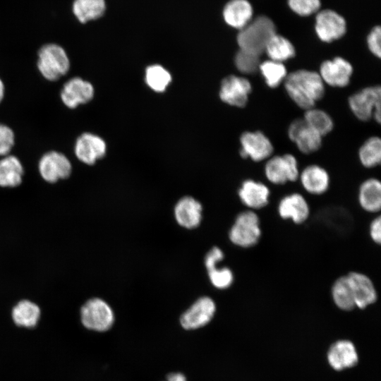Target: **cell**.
Listing matches in <instances>:
<instances>
[{
    "label": "cell",
    "mask_w": 381,
    "mask_h": 381,
    "mask_svg": "<svg viewBox=\"0 0 381 381\" xmlns=\"http://www.w3.org/2000/svg\"><path fill=\"white\" fill-rule=\"evenodd\" d=\"M284 86L295 104L306 110L313 108L325 93L324 83L319 73L308 70H298L287 75Z\"/></svg>",
    "instance_id": "1"
},
{
    "label": "cell",
    "mask_w": 381,
    "mask_h": 381,
    "mask_svg": "<svg viewBox=\"0 0 381 381\" xmlns=\"http://www.w3.org/2000/svg\"><path fill=\"white\" fill-rule=\"evenodd\" d=\"M274 34V22L267 16H260L239 30L236 40L240 49L260 56Z\"/></svg>",
    "instance_id": "2"
},
{
    "label": "cell",
    "mask_w": 381,
    "mask_h": 381,
    "mask_svg": "<svg viewBox=\"0 0 381 381\" xmlns=\"http://www.w3.org/2000/svg\"><path fill=\"white\" fill-rule=\"evenodd\" d=\"M261 235L259 216L250 210L240 212L229 231V238L231 243L243 248L255 246Z\"/></svg>",
    "instance_id": "3"
},
{
    "label": "cell",
    "mask_w": 381,
    "mask_h": 381,
    "mask_svg": "<svg viewBox=\"0 0 381 381\" xmlns=\"http://www.w3.org/2000/svg\"><path fill=\"white\" fill-rule=\"evenodd\" d=\"M37 67L44 78L55 81L68 73L70 61L61 47L56 44H47L39 50Z\"/></svg>",
    "instance_id": "4"
},
{
    "label": "cell",
    "mask_w": 381,
    "mask_h": 381,
    "mask_svg": "<svg viewBox=\"0 0 381 381\" xmlns=\"http://www.w3.org/2000/svg\"><path fill=\"white\" fill-rule=\"evenodd\" d=\"M80 321L87 329L104 332L114 323V313L111 306L104 300L93 298L86 301L80 308Z\"/></svg>",
    "instance_id": "5"
},
{
    "label": "cell",
    "mask_w": 381,
    "mask_h": 381,
    "mask_svg": "<svg viewBox=\"0 0 381 381\" xmlns=\"http://www.w3.org/2000/svg\"><path fill=\"white\" fill-rule=\"evenodd\" d=\"M349 105L353 114L361 121L373 117L380 121L381 89L380 86L368 87L353 94Z\"/></svg>",
    "instance_id": "6"
},
{
    "label": "cell",
    "mask_w": 381,
    "mask_h": 381,
    "mask_svg": "<svg viewBox=\"0 0 381 381\" xmlns=\"http://www.w3.org/2000/svg\"><path fill=\"white\" fill-rule=\"evenodd\" d=\"M265 174L270 182L277 185L295 181L300 174L298 162L290 154L274 156L267 161Z\"/></svg>",
    "instance_id": "7"
},
{
    "label": "cell",
    "mask_w": 381,
    "mask_h": 381,
    "mask_svg": "<svg viewBox=\"0 0 381 381\" xmlns=\"http://www.w3.org/2000/svg\"><path fill=\"white\" fill-rule=\"evenodd\" d=\"M216 312L214 301L208 296L195 301L181 316L180 323L186 329H196L205 326Z\"/></svg>",
    "instance_id": "8"
},
{
    "label": "cell",
    "mask_w": 381,
    "mask_h": 381,
    "mask_svg": "<svg viewBox=\"0 0 381 381\" xmlns=\"http://www.w3.org/2000/svg\"><path fill=\"white\" fill-rule=\"evenodd\" d=\"M315 30L320 40L331 42L345 34L346 23L344 18L336 11L325 9L317 13Z\"/></svg>",
    "instance_id": "9"
},
{
    "label": "cell",
    "mask_w": 381,
    "mask_h": 381,
    "mask_svg": "<svg viewBox=\"0 0 381 381\" xmlns=\"http://www.w3.org/2000/svg\"><path fill=\"white\" fill-rule=\"evenodd\" d=\"M39 171L44 180L55 183L68 178L71 173V164L64 154L50 151L44 154L39 162Z\"/></svg>",
    "instance_id": "10"
},
{
    "label": "cell",
    "mask_w": 381,
    "mask_h": 381,
    "mask_svg": "<svg viewBox=\"0 0 381 381\" xmlns=\"http://www.w3.org/2000/svg\"><path fill=\"white\" fill-rule=\"evenodd\" d=\"M251 90V84L246 78L229 75L221 83L219 97L229 105L243 107L247 104Z\"/></svg>",
    "instance_id": "11"
},
{
    "label": "cell",
    "mask_w": 381,
    "mask_h": 381,
    "mask_svg": "<svg viewBox=\"0 0 381 381\" xmlns=\"http://www.w3.org/2000/svg\"><path fill=\"white\" fill-rule=\"evenodd\" d=\"M241 156L255 162L262 161L272 153L273 146L270 139L260 131L245 132L241 138Z\"/></svg>",
    "instance_id": "12"
},
{
    "label": "cell",
    "mask_w": 381,
    "mask_h": 381,
    "mask_svg": "<svg viewBox=\"0 0 381 381\" xmlns=\"http://www.w3.org/2000/svg\"><path fill=\"white\" fill-rule=\"evenodd\" d=\"M288 135L298 150L305 154L318 150L322 145V136L310 127L303 119H298L290 124Z\"/></svg>",
    "instance_id": "13"
},
{
    "label": "cell",
    "mask_w": 381,
    "mask_h": 381,
    "mask_svg": "<svg viewBox=\"0 0 381 381\" xmlns=\"http://www.w3.org/2000/svg\"><path fill=\"white\" fill-rule=\"evenodd\" d=\"M323 83L333 87L346 86L353 73L351 64L342 57H335L322 63L318 73Z\"/></svg>",
    "instance_id": "14"
},
{
    "label": "cell",
    "mask_w": 381,
    "mask_h": 381,
    "mask_svg": "<svg viewBox=\"0 0 381 381\" xmlns=\"http://www.w3.org/2000/svg\"><path fill=\"white\" fill-rule=\"evenodd\" d=\"M346 276L352 290L356 308L364 309L377 301L376 288L368 275L352 271L346 274Z\"/></svg>",
    "instance_id": "15"
},
{
    "label": "cell",
    "mask_w": 381,
    "mask_h": 381,
    "mask_svg": "<svg viewBox=\"0 0 381 381\" xmlns=\"http://www.w3.org/2000/svg\"><path fill=\"white\" fill-rule=\"evenodd\" d=\"M106 149L102 138L90 133H84L77 138L74 152L80 162L92 165L104 156Z\"/></svg>",
    "instance_id": "16"
},
{
    "label": "cell",
    "mask_w": 381,
    "mask_h": 381,
    "mask_svg": "<svg viewBox=\"0 0 381 381\" xmlns=\"http://www.w3.org/2000/svg\"><path fill=\"white\" fill-rule=\"evenodd\" d=\"M277 212L281 218L302 224L309 217L310 210L306 198L300 193L285 195L279 202Z\"/></svg>",
    "instance_id": "17"
},
{
    "label": "cell",
    "mask_w": 381,
    "mask_h": 381,
    "mask_svg": "<svg viewBox=\"0 0 381 381\" xmlns=\"http://www.w3.org/2000/svg\"><path fill=\"white\" fill-rule=\"evenodd\" d=\"M94 96V87L88 81L75 77L68 80L61 91L63 103L70 109L90 101Z\"/></svg>",
    "instance_id": "18"
},
{
    "label": "cell",
    "mask_w": 381,
    "mask_h": 381,
    "mask_svg": "<svg viewBox=\"0 0 381 381\" xmlns=\"http://www.w3.org/2000/svg\"><path fill=\"white\" fill-rule=\"evenodd\" d=\"M238 197L248 210H257L267 206L270 191L264 183L253 179L245 180L238 189Z\"/></svg>",
    "instance_id": "19"
},
{
    "label": "cell",
    "mask_w": 381,
    "mask_h": 381,
    "mask_svg": "<svg viewBox=\"0 0 381 381\" xmlns=\"http://www.w3.org/2000/svg\"><path fill=\"white\" fill-rule=\"evenodd\" d=\"M327 361L336 370H341L354 366L358 356L354 344L349 340L334 342L327 352Z\"/></svg>",
    "instance_id": "20"
},
{
    "label": "cell",
    "mask_w": 381,
    "mask_h": 381,
    "mask_svg": "<svg viewBox=\"0 0 381 381\" xmlns=\"http://www.w3.org/2000/svg\"><path fill=\"white\" fill-rule=\"evenodd\" d=\"M253 13L248 0H230L223 8L222 16L229 26L240 30L251 21Z\"/></svg>",
    "instance_id": "21"
},
{
    "label": "cell",
    "mask_w": 381,
    "mask_h": 381,
    "mask_svg": "<svg viewBox=\"0 0 381 381\" xmlns=\"http://www.w3.org/2000/svg\"><path fill=\"white\" fill-rule=\"evenodd\" d=\"M202 205L195 198L186 196L180 199L174 207L177 223L186 229L197 227L202 219Z\"/></svg>",
    "instance_id": "22"
},
{
    "label": "cell",
    "mask_w": 381,
    "mask_h": 381,
    "mask_svg": "<svg viewBox=\"0 0 381 381\" xmlns=\"http://www.w3.org/2000/svg\"><path fill=\"white\" fill-rule=\"evenodd\" d=\"M298 178L304 190L312 195H322L329 186V176L327 171L318 165L306 167Z\"/></svg>",
    "instance_id": "23"
},
{
    "label": "cell",
    "mask_w": 381,
    "mask_h": 381,
    "mask_svg": "<svg viewBox=\"0 0 381 381\" xmlns=\"http://www.w3.org/2000/svg\"><path fill=\"white\" fill-rule=\"evenodd\" d=\"M358 200L365 212L376 213L381 208V183L375 178L368 179L360 186Z\"/></svg>",
    "instance_id": "24"
},
{
    "label": "cell",
    "mask_w": 381,
    "mask_h": 381,
    "mask_svg": "<svg viewBox=\"0 0 381 381\" xmlns=\"http://www.w3.org/2000/svg\"><path fill=\"white\" fill-rule=\"evenodd\" d=\"M41 310L34 302L29 300L19 301L11 310L14 324L20 327L32 329L35 327L40 319Z\"/></svg>",
    "instance_id": "25"
},
{
    "label": "cell",
    "mask_w": 381,
    "mask_h": 381,
    "mask_svg": "<svg viewBox=\"0 0 381 381\" xmlns=\"http://www.w3.org/2000/svg\"><path fill=\"white\" fill-rule=\"evenodd\" d=\"M23 167L15 156L6 155L0 160V186L16 187L22 182Z\"/></svg>",
    "instance_id": "26"
},
{
    "label": "cell",
    "mask_w": 381,
    "mask_h": 381,
    "mask_svg": "<svg viewBox=\"0 0 381 381\" xmlns=\"http://www.w3.org/2000/svg\"><path fill=\"white\" fill-rule=\"evenodd\" d=\"M331 296L337 308L349 311L356 308L352 290L346 274L337 278L331 287Z\"/></svg>",
    "instance_id": "27"
},
{
    "label": "cell",
    "mask_w": 381,
    "mask_h": 381,
    "mask_svg": "<svg viewBox=\"0 0 381 381\" xmlns=\"http://www.w3.org/2000/svg\"><path fill=\"white\" fill-rule=\"evenodd\" d=\"M105 10V0H75L73 4V12L81 23L99 18Z\"/></svg>",
    "instance_id": "28"
},
{
    "label": "cell",
    "mask_w": 381,
    "mask_h": 381,
    "mask_svg": "<svg viewBox=\"0 0 381 381\" xmlns=\"http://www.w3.org/2000/svg\"><path fill=\"white\" fill-rule=\"evenodd\" d=\"M270 60L283 63L295 56L292 43L286 37L274 34L267 42L265 52Z\"/></svg>",
    "instance_id": "29"
},
{
    "label": "cell",
    "mask_w": 381,
    "mask_h": 381,
    "mask_svg": "<svg viewBox=\"0 0 381 381\" xmlns=\"http://www.w3.org/2000/svg\"><path fill=\"white\" fill-rule=\"evenodd\" d=\"M258 69L267 85L272 88L277 87L287 76L284 64L270 59L260 63Z\"/></svg>",
    "instance_id": "30"
},
{
    "label": "cell",
    "mask_w": 381,
    "mask_h": 381,
    "mask_svg": "<svg viewBox=\"0 0 381 381\" xmlns=\"http://www.w3.org/2000/svg\"><path fill=\"white\" fill-rule=\"evenodd\" d=\"M359 159L365 167L377 166L381 160V140L378 137H370L362 145L358 152Z\"/></svg>",
    "instance_id": "31"
},
{
    "label": "cell",
    "mask_w": 381,
    "mask_h": 381,
    "mask_svg": "<svg viewBox=\"0 0 381 381\" xmlns=\"http://www.w3.org/2000/svg\"><path fill=\"white\" fill-rule=\"evenodd\" d=\"M303 119L310 127L322 136L329 133L334 126L330 116L325 111L318 109L311 108L307 109Z\"/></svg>",
    "instance_id": "32"
},
{
    "label": "cell",
    "mask_w": 381,
    "mask_h": 381,
    "mask_svg": "<svg viewBox=\"0 0 381 381\" xmlns=\"http://www.w3.org/2000/svg\"><path fill=\"white\" fill-rule=\"evenodd\" d=\"M171 80L170 73L160 65L150 66L145 71L146 83L154 91H164Z\"/></svg>",
    "instance_id": "33"
},
{
    "label": "cell",
    "mask_w": 381,
    "mask_h": 381,
    "mask_svg": "<svg viewBox=\"0 0 381 381\" xmlns=\"http://www.w3.org/2000/svg\"><path fill=\"white\" fill-rule=\"evenodd\" d=\"M260 56L239 49L234 58V63L237 69L243 73L250 74L255 73L258 68Z\"/></svg>",
    "instance_id": "34"
},
{
    "label": "cell",
    "mask_w": 381,
    "mask_h": 381,
    "mask_svg": "<svg viewBox=\"0 0 381 381\" xmlns=\"http://www.w3.org/2000/svg\"><path fill=\"white\" fill-rule=\"evenodd\" d=\"M207 272L212 284L217 289H227L234 282V274L229 267L217 266Z\"/></svg>",
    "instance_id": "35"
},
{
    "label": "cell",
    "mask_w": 381,
    "mask_h": 381,
    "mask_svg": "<svg viewBox=\"0 0 381 381\" xmlns=\"http://www.w3.org/2000/svg\"><path fill=\"white\" fill-rule=\"evenodd\" d=\"M320 0H288L289 8L296 14L308 16L320 8Z\"/></svg>",
    "instance_id": "36"
},
{
    "label": "cell",
    "mask_w": 381,
    "mask_h": 381,
    "mask_svg": "<svg viewBox=\"0 0 381 381\" xmlns=\"http://www.w3.org/2000/svg\"><path fill=\"white\" fill-rule=\"evenodd\" d=\"M13 145V131L8 126L0 123V155H8Z\"/></svg>",
    "instance_id": "37"
},
{
    "label": "cell",
    "mask_w": 381,
    "mask_h": 381,
    "mask_svg": "<svg viewBox=\"0 0 381 381\" xmlns=\"http://www.w3.org/2000/svg\"><path fill=\"white\" fill-rule=\"evenodd\" d=\"M368 47L375 56H381V28L380 26L374 27L367 37Z\"/></svg>",
    "instance_id": "38"
},
{
    "label": "cell",
    "mask_w": 381,
    "mask_h": 381,
    "mask_svg": "<svg viewBox=\"0 0 381 381\" xmlns=\"http://www.w3.org/2000/svg\"><path fill=\"white\" fill-rule=\"evenodd\" d=\"M223 251L218 247H213L206 255L205 265L207 270H210L217 266L218 263L224 258Z\"/></svg>",
    "instance_id": "39"
},
{
    "label": "cell",
    "mask_w": 381,
    "mask_h": 381,
    "mask_svg": "<svg viewBox=\"0 0 381 381\" xmlns=\"http://www.w3.org/2000/svg\"><path fill=\"white\" fill-rule=\"evenodd\" d=\"M369 234L371 240L377 244L381 243V217L380 215L374 218L369 226Z\"/></svg>",
    "instance_id": "40"
},
{
    "label": "cell",
    "mask_w": 381,
    "mask_h": 381,
    "mask_svg": "<svg viewBox=\"0 0 381 381\" xmlns=\"http://www.w3.org/2000/svg\"><path fill=\"white\" fill-rule=\"evenodd\" d=\"M165 381H187L186 376L179 372L171 373L167 376V380Z\"/></svg>",
    "instance_id": "41"
},
{
    "label": "cell",
    "mask_w": 381,
    "mask_h": 381,
    "mask_svg": "<svg viewBox=\"0 0 381 381\" xmlns=\"http://www.w3.org/2000/svg\"><path fill=\"white\" fill-rule=\"evenodd\" d=\"M4 95V85L2 80L0 79V102L2 101Z\"/></svg>",
    "instance_id": "42"
}]
</instances>
